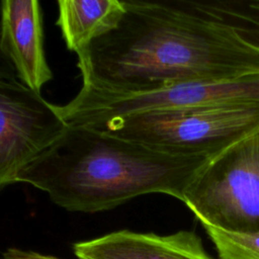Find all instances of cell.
<instances>
[{"label": "cell", "instance_id": "obj_11", "mask_svg": "<svg viewBox=\"0 0 259 259\" xmlns=\"http://www.w3.org/2000/svg\"><path fill=\"white\" fill-rule=\"evenodd\" d=\"M1 259H59L51 255H45L33 251H24L17 248H8L2 254Z\"/></svg>", "mask_w": 259, "mask_h": 259}, {"label": "cell", "instance_id": "obj_5", "mask_svg": "<svg viewBox=\"0 0 259 259\" xmlns=\"http://www.w3.org/2000/svg\"><path fill=\"white\" fill-rule=\"evenodd\" d=\"M0 76V186L17 182L19 173L52 147L68 124L58 106L22 84L8 67Z\"/></svg>", "mask_w": 259, "mask_h": 259}, {"label": "cell", "instance_id": "obj_9", "mask_svg": "<svg viewBox=\"0 0 259 259\" xmlns=\"http://www.w3.org/2000/svg\"><path fill=\"white\" fill-rule=\"evenodd\" d=\"M202 227L213 243L219 259H259V232L235 233Z\"/></svg>", "mask_w": 259, "mask_h": 259}, {"label": "cell", "instance_id": "obj_10", "mask_svg": "<svg viewBox=\"0 0 259 259\" xmlns=\"http://www.w3.org/2000/svg\"><path fill=\"white\" fill-rule=\"evenodd\" d=\"M231 16L259 42V0L228 2Z\"/></svg>", "mask_w": 259, "mask_h": 259}, {"label": "cell", "instance_id": "obj_2", "mask_svg": "<svg viewBox=\"0 0 259 259\" xmlns=\"http://www.w3.org/2000/svg\"><path fill=\"white\" fill-rule=\"evenodd\" d=\"M210 157L173 156L84 125H69L59 140L18 175L17 182L48 193L62 208L98 212L145 194L183 202Z\"/></svg>", "mask_w": 259, "mask_h": 259}, {"label": "cell", "instance_id": "obj_8", "mask_svg": "<svg viewBox=\"0 0 259 259\" xmlns=\"http://www.w3.org/2000/svg\"><path fill=\"white\" fill-rule=\"evenodd\" d=\"M57 24L67 49L76 55L114 29L124 6L120 0H59Z\"/></svg>", "mask_w": 259, "mask_h": 259}, {"label": "cell", "instance_id": "obj_1", "mask_svg": "<svg viewBox=\"0 0 259 259\" xmlns=\"http://www.w3.org/2000/svg\"><path fill=\"white\" fill-rule=\"evenodd\" d=\"M117 26L77 55L82 85L141 92L259 74V42L224 1H122Z\"/></svg>", "mask_w": 259, "mask_h": 259}, {"label": "cell", "instance_id": "obj_4", "mask_svg": "<svg viewBox=\"0 0 259 259\" xmlns=\"http://www.w3.org/2000/svg\"><path fill=\"white\" fill-rule=\"evenodd\" d=\"M183 203L202 226L259 232V127L211 156L186 189Z\"/></svg>", "mask_w": 259, "mask_h": 259}, {"label": "cell", "instance_id": "obj_3", "mask_svg": "<svg viewBox=\"0 0 259 259\" xmlns=\"http://www.w3.org/2000/svg\"><path fill=\"white\" fill-rule=\"evenodd\" d=\"M259 127V106H202L113 118L95 130L173 156L211 157Z\"/></svg>", "mask_w": 259, "mask_h": 259}, {"label": "cell", "instance_id": "obj_7", "mask_svg": "<svg viewBox=\"0 0 259 259\" xmlns=\"http://www.w3.org/2000/svg\"><path fill=\"white\" fill-rule=\"evenodd\" d=\"M78 259H213L192 231L170 235L121 230L75 243Z\"/></svg>", "mask_w": 259, "mask_h": 259}, {"label": "cell", "instance_id": "obj_6", "mask_svg": "<svg viewBox=\"0 0 259 259\" xmlns=\"http://www.w3.org/2000/svg\"><path fill=\"white\" fill-rule=\"evenodd\" d=\"M1 11L2 58L22 84L40 93L53 79L44 50L40 3L37 0H3Z\"/></svg>", "mask_w": 259, "mask_h": 259}]
</instances>
